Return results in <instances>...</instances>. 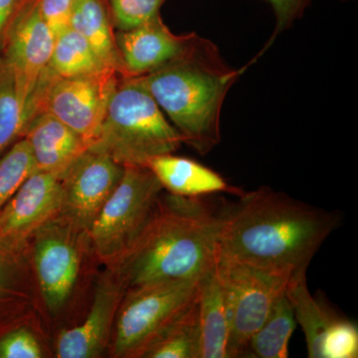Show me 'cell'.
<instances>
[{"label": "cell", "instance_id": "7", "mask_svg": "<svg viewBox=\"0 0 358 358\" xmlns=\"http://www.w3.org/2000/svg\"><path fill=\"white\" fill-rule=\"evenodd\" d=\"M122 78L114 69L90 76L63 78L49 68L35 92L28 124L34 115L47 113L76 131L90 147L99 133L110 96Z\"/></svg>", "mask_w": 358, "mask_h": 358}, {"label": "cell", "instance_id": "12", "mask_svg": "<svg viewBox=\"0 0 358 358\" xmlns=\"http://www.w3.org/2000/svg\"><path fill=\"white\" fill-rule=\"evenodd\" d=\"M296 324H300L310 358L358 357V329L355 322L334 313L308 289L307 277L287 287Z\"/></svg>", "mask_w": 358, "mask_h": 358}, {"label": "cell", "instance_id": "14", "mask_svg": "<svg viewBox=\"0 0 358 358\" xmlns=\"http://www.w3.org/2000/svg\"><path fill=\"white\" fill-rule=\"evenodd\" d=\"M62 201L61 178L35 171L0 210V236L28 245L40 226L58 215Z\"/></svg>", "mask_w": 358, "mask_h": 358}, {"label": "cell", "instance_id": "22", "mask_svg": "<svg viewBox=\"0 0 358 358\" xmlns=\"http://www.w3.org/2000/svg\"><path fill=\"white\" fill-rule=\"evenodd\" d=\"M296 324L286 289L275 299L262 327L250 339L246 357H289V343Z\"/></svg>", "mask_w": 358, "mask_h": 358}, {"label": "cell", "instance_id": "17", "mask_svg": "<svg viewBox=\"0 0 358 358\" xmlns=\"http://www.w3.org/2000/svg\"><path fill=\"white\" fill-rule=\"evenodd\" d=\"M23 138L29 143L36 171L64 173L70 164L88 150L76 131L47 113H39L28 124Z\"/></svg>", "mask_w": 358, "mask_h": 358}, {"label": "cell", "instance_id": "2", "mask_svg": "<svg viewBox=\"0 0 358 358\" xmlns=\"http://www.w3.org/2000/svg\"><path fill=\"white\" fill-rule=\"evenodd\" d=\"M218 235L219 211L204 197L162 192L143 232L112 268L127 291L201 279L217 262Z\"/></svg>", "mask_w": 358, "mask_h": 358}, {"label": "cell", "instance_id": "13", "mask_svg": "<svg viewBox=\"0 0 358 358\" xmlns=\"http://www.w3.org/2000/svg\"><path fill=\"white\" fill-rule=\"evenodd\" d=\"M126 291L114 268H108L96 284L93 303L86 319L59 334L56 357H101L112 339L115 317Z\"/></svg>", "mask_w": 358, "mask_h": 358}, {"label": "cell", "instance_id": "25", "mask_svg": "<svg viewBox=\"0 0 358 358\" xmlns=\"http://www.w3.org/2000/svg\"><path fill=\"white\" fill-rule=\"evenodd\" d=\"M35 171L31 148L28 141L21 138L0 157V210Z\"/></svg>", "mask_w": 358, "mask_h": 358}, {"label": "cell", "instance_id": "8", "mask_svg": "<svg viewBox=\"0 0 358 358\" xmlns=\"http://www.w3.org/2000/svg\"><path fill=\"white\" fill-rule=\"evenodd\" d=\"M216 267L229 315L228 358L246 357L250 339L262 327L275 299L286 291L289 281L219 254Z\"/></svg>", "mask_w": 358, "mask_h": 358}, {"label": "cell", "instance_id": "1", "mask_svg": "<svg viewBox=\"0 0 358 358\" xmlns=\"http://www.w3.org/2000/svg\"><path fill=\"white\" fill-rule=\"evenodd\" d=\"M329 211L261 187L219 211V255L286 278L307 277L315 254L341 222Z\"/></svg>", "mask_w": 358, "mask_h": 358}, {"label": "cell", "instance_id": "27", "mask_svg": "<svg viewBox=\"0 0 358 358\" xmlns=\"http://www.w3.org/2000/svg\"><path fill=\"white\" fill-rule=\"evenodd\" d=\"M43 350L30 327H20L0 336V358H40Z\"/></svg>", "mask_w": 358, "mask_h": 358}, {"label": "cell", "instance_id": "28", "mask_svg": "<svg viewBox=\"0 0 358 358\" xmlns=\"http://www.w3.org/2000/svg\"><path fill=\"white\" fill-rule=\"evenodd\" d=\"M75 0H38L40 13L53 32L58 36L71 27V16Z\"/></svg>", "mask_w": 358, "mask_h": 358}, {"label": "cell", "instance_id": "16", "mask_svg": "<svg viewBox=\"0 0 358 358\" xmlns=\"http://www.w3.org/2000/svg\"><path fill=\"white\" fill-rule=\"evenodd\" d=\"M187 34L176 35L160 15L145 24L115 34L126 78L145 76L178 57Z\"/></svg>", "mask_w": 358, "mask_h": 358}, {"label": "cell", "instance_id": "3", "mask_svg": "<svg viewBox=\"0 0 358 358\" xmlns=\"http://www.w3.org/2000/svg\"><path fill=\"white\" fill-rule=\"evenodd\" d=\"M247 67L233 69L213 42L193 32L178 57L133 78L169 115L183 143L206 155L220 143L224 101Z\"/></svg>", "mask_w": 358, "mask_h": 358}, {"label": "cell", "instance_id": "24", "mask_svg": "<svg viewBox=\"0 0 358 358\" xmlns=\"http://www.w3.org/2000/svg\"><path fill=\"white\" fill-rule=\"evenodd\" d=\"M25 129L13 71L6 59L0 55V157L23 138Z\"/></svg>", "mask_w": 358, "mask_h": 358}, {"label": "cell", "instance_id": "10", "mask_svg": "<svg viewBox=\"0 0 358 358\" xmlns=\"http://www.w3.org/2000/svg\"><path fill=\"white\" fill-rule=\"evenodd\" d=\"M124 171V166L110 155L91 148L85 150L61 176L59 215L88 232Z\"/></svg>", "mask_w": 358, "mask_h": 358}, {"label": "cell", "instance_id": "23", "mask_svg": "<svg viewBox=\"0 0 358 358\" xmlns=\"http://www.w3.org/2000/svg\"><path fill=\"white\" fill-rule=\"evenodd\" d=\"M49 68L63 78L90 76L112 69L99 58L87 40L71 27L56 37Z\"/></svg>", "mask_w": 358, "mask_h": 358}, {"label": "cell", "instance_id": "4", "mask_svg": "<svg viewBox=\"0 0 358 358\" xmlns=\"http://www.w3.org/2000/svg\"><path fill=\"white\" fill-rule=\"evenodd\" d=\"M182 143V136L148 90L136 78H122L89 148L124 166H147L155 157L174 154Z\"/></svg>", "mask_w": 358, "mask_h": 358}, {"label": "cell", "instance_id": "20", "mask_svg": "<svg viewBox=\"0 0 358 358\" xmlns=\"http://www.w3.org/2000/svg\"><path fill=\"white\" fill-rule=\"evenodd\" d=\"M70 26L87 40L108 67L126 78L115 35L101 0H75Z\"/></svg>", "mask_w": 358, "mask_h": 358}, {"label": "cell", "instance_id": "30", "mask_svg": "<svg viewBox=\"0 0 358 358\" xmlns=\"http://www.w3.org/2000/svg\"><path fill=\"white\" fill-rule=\"evenodd\" d=\"M272 4L273 8L277 18L275 23V31L273 35V39L279 34L280 32L284 31L287 28L293 24L294 21L299 18L301 11L305 8L308 0H268ZM268 43V44H270Z\"/></svg>", "mask_w": 358, "mask_h": 358}, {"label": "cell", "instance_id": "9", "mask_svg": "<svg viewBox=\"0 0 358 358\" xmlns=\"http://www.w3.org/2000/svg\"><path fill=\"white\" fill-rule=\"evenodd\" d=\"M88 243V232L59 214L33 234V270L40 296L52 315H57L72 296Z\"/></svg>", "mask_w": 358, "mask_h": 358}, {"label": "cell", "instance_id": "5", "mask_svg": "<svg viewBox=\"0 0 358 358\" xmlns=\"http://www.w3.org/2000/svg\"><path fill=\"white\" fill-rule=\"evenodd\" d=\"M164 187L143 166H124L121 181L88 231L89 244L108 268L126 255L147 225Z\"/></svg>", "mask_w": 358, "mask_h": 358}, {"label": "cell", "instance_id": "29", "mask_svg": "<svg viewBox=\"0 0 358 358\" xmlns=\"http://www.w3.org/2000/svg\"><path fill=\"white\" fill-rule=\"evenodd\" d=\"M33 0H0V55L21 14Z\"/></svg>", "mask_w": 358, "mask_h": 358}, {"label": "cell", "instance_id": "11", "mask_svg": "<svg viewBox=\"0 0 358 358\" xmlns=\"http://www.w3.org/2000/svg\"><path fill=\"white\" fill-rule=\"evenodd\" d=\"M55 39L40 13L38 0H33L14 25L2 51L13 71L26 127L35 92L50 66Z\"/></svg>", "mask_w": 358, "mask_h": 358}, {"label": "cell", "instance_id": "15", "mask_svg": "<svg viewBox=\"0 0 358 358\" xmlns=\"http://www.w3.org/2000/svg\"><path fill=\"white\" fill-rule=\"evenodd\" d=\"M30 244L0 236V336L36 319L38 301Z\"/></svg>", "mask_w": 358, "mask_h": 358}, {"label": "cell", "instance_id": "6", "mask_svg": "<svg viewBox=\"0 0 358 358\" xmlns=\"http://www.w3.org/2000/svg\"><path fill=\"white\" fill-rule=\"evenodd\" d=\"M200 280L157 282L128 289L115 317V357L141 358L157 334L196 299Z\"/></svg>", "mask_w": 358, "mask_h": 358}, {"label": "cell", "instance_id": "18", "mask_svg": "<svg viewBox=\"0 0 358 358\" xmlns=\"http://www.w3.org/2000/svg\"><path fill=\"white\" fill-rule=\"evenodd\" d=\"M148 169L159 179L164 190L183 197H204L226 192L241 195L239 188L230 185L213 169L187 157L167 154L148 162Z\"/></svg>", "mask_w": 358, "mask_h": 358}, {"label": "cell", "instance_id": "21", "mask_svg": "<svg viewBox=\"0 0 358 358\" xmlns=\"http://www.w3.org/2000/svg\"><path fill=\"white\" fill-rule=\"evenodd\" d=\"M197 296L152 339L141 358H200Z\"/></svg>", "mask_w": 358, "mask_h": 358}, {"label": "cell", "instance_id": "19", "mask_svg": "<svg viewBox=\"0 0 358 358\" xmlns=\"http://www.w3.org/2000/svg\"><path fill=\"white\" fill-rule=\"evenodd\" d=\"M200 358H228L230 326L227 300L216 265L200 280Z\"/></svg>", "mask_w": 358, "mask_h": 358}, {"label": "cell", "instance_id": "26", "mask_svg": "<svg viewBox=\"0 0 358 358\" xmlns=\"http://www.w3.org/2000/svg\"><path fill=\"white\" fill-rule=\"evenodd\" d=\"M113 20L120 31L134 29L159 15L166 0H109Z\"/></svg>", "mask_w": 358, "mask_h": 358}]
</instances>
